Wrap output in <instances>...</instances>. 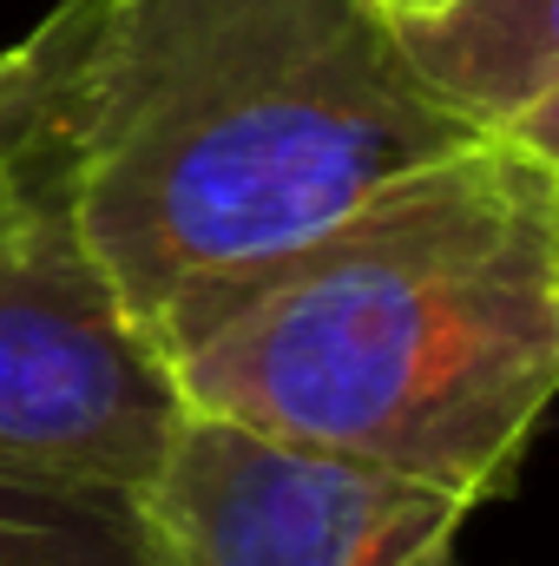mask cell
I'll list each match as a JSON object with an SVG mask.
<instances>
[{"label":"cell","instance_id":"6da1fadb","mask_svg":"<svg viewBox=\"0 0 559 566\" xmlns=\"http://www.w3.org/2000/svg\"><path fill=\"white\" fill-rule=\"evenodd\" d=\"M0 145L158 356L231 283L481 139L376 0H60Z\"/></svg>","mask_w":559,"mask_h":566},{"label":"cell","instance_id":"7a4b0ae2","mask_svg":"<svg viewBox=\"0 0 559 566\" xmlns=\"http://www.w3.org/2000/svg\"><path fill=\"white\" fill-rule=\"evenodd\" d=\"M165 363L198 416L481 507L559 402V178L481 133L231 283Z\"/></svg>","mask_w":559,"mask_h":566},{"label":"cell","instance_id":"3957f363","mask_svg":"<svg viewBox=\"0 0 559 566\" xmlns=\"http://www.w3.org/2000/svg\"><path fill=\"white\" fill-rule=\"evenodd\" d=\"M184 396L53 191L0 218V468L151 494Z\"/></svg>","mask_w":559,"mask_h":566},{"label":"cell","instance_id":"277c9868","mask_svg":"<svg viewBox=\"0 0 559 566\" xmlns=\"http://www.w3.org/2000/svg\"><path fill=\"white\" fill-rule=\"evenodd\" d=\"M145 501L165 566H415L474 521L447 488L198 409Z\"/></svg>","mask_w":559,"mask_h":566},{"label":"cell","instance_id":"5b68a950","mask_svg":"<svg viewBox=\"0 0 559 566\" xmlns=\"http://www.w3.org/2000/svg\"><path fill=\"white\" fill-rule=\"evenodd\" d=\"M415 73L481 133H507L527 106L559 93V0H454L402 27Z\"/></svg>","mask_w":559,"mask_h":566},{"label":"cell","instance_id":"8992f818","mask_svg":"<svg viewBox=\"0 0 559 566\" xmlns=\"http://www.w3.org/2000/svg\"><path fill=\"white\" fill-rule=\"evenodd\" d=\"M0 566H165L151 501L0 468Z\"/></svg>","mask_w":559,"mask_h":566},{"label":"cell","instance_id":"52a82bcc","mask_svg":"<svg viewBox=\"0 0 559 566\" xmlns=\"http://www.w3.org/2000/svg\"><path fill=\"white\" fill-rule=\"evenodd\" d=\"M507 139H520V145H527V151H534V158H540V165L559 178V93H547L540 106H527V113L507 126Z\"/></svg>","mask_w":559,"mask_h":566},{"label":"cell","instance_id":"ba28073f","mask_svg":"<svg viewBox=\"0 0 559 566\" xmlns=\"http://www.w3.org/2000/svg\"><path fill=\"white\" fill-rule=\"evenodd\" d=\"M20 80H27V53L7 46V53H0V126H7L13 106H20Z\"/></svg>","mask_w":559,"mask_h":566},{"label":"cell","instance_id":"9c48e42d","mask_svg":"<svg viewBox=\"0 0 559 566\" xmlns=\"http://www.w3.org/2000/svg\"><path fill=\"white\" fill-rule=\"evenodd\" d=\"M27 191H33V185H27V171H20V158H13V151L0 145V218H13V211L27 205Z\"/></svg>","mask_w":559,"mask_h":566},{"label":"cell","instance_id":"30bf717a","mask_svg":"<svg viewBox=\"0 0 559 566\" xmlns=\"http://www.w3.org/2000/svg\"><path fill=\"white\" fill-rule=\"evenodd\" d=\"M395 27H421V20H434V13H447L454 0H376Z\"/></svg>","mask_w":559,"mask_h":566},{"label":"cell","instance_id":"8fae6325","mask_svg":"<svg viewBox=\"0 0 559 566\" xmlns=\"http://www.w3.org/2000/svg\"><path fill=\"white\" fill-rule=\"evenodd\" d=\"M415 566H454V547H434V554H421Z\"/></svg>","mask_w":559,"mask_h":566}]
</instances>
